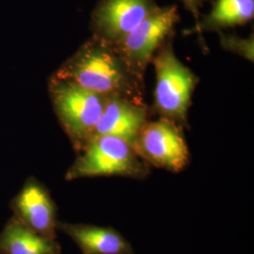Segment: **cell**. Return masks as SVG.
I'll list each match as a JSON object with an SVG mask.
<instances>
[{
  "mask_svg": "<svg viewBox=\"0 0 254 254\" xmlns=\"http://www.w3.org/2000/svg\"><path fill=\"white\" fill-rule=\"evenodd\" d=\"M53 75L105 96H118L146 105L144 80L130 69L112 43L94 35Z\"/></svg>",
  "mask_w": 254,
  "mask_h": 254,
  "instance_id": "6da1fadb",
  "label": "cell"
},
{
  "mask_svg": "<svg viewBox=\"0 0 254 254\" xmlns=\"http://www.w3.org/2000/svg\"><path fill=\"white\" fill-rule=\"evenodd\" d=\"M48 90L55 113L78 154L91 140L108 96L54 75Z\"/></svg>",
  "mask_w": 254,
  "mask_h": 254,
  "instance_id": "7a4b0ae2",
  "label": "cell"
},
{
  "mask_svg": "<svg viewBox=\"0 0 254 254\" xmlns=\"http://www.w3.org/2000/svg\"><path fill=\"white\" fill-rule=\"evenodd\" d=\"M149 173L150 166L132 146L115 136H99L91 138L78 153L66 172L65 180L102 176H122L141 180L145 179Z\"/></svg>",
  "mask_w": 254,
  "mask_h": 254,
  "instance_id": "3957f363",
  "label": "cell"
},
{
  "mask_svg": "<svg viewBox=\"0 0 254 254\" xmlns=\"http://www.w3.org/2000/svg\"><path fill=\"white\" fill-rule=\"evenodd\" d=\"M155 71L154 110L162 118L189 127L188 111L199 78L176 57L170 38L152 60Z\"/></svg>",
  "mask_w": 254,
  "mask_h": 254,
  "instance_id": "277c9868",
  "label": "cell"
},
{
  "mask_svg": "<svg viewBox=\"0 0 254 254\" xmlns=\"http://www.w3.org/2000/svg\"><path fill=\"white\" fill-rule=\"evenodd\" d=\"M180 21L176 5L158 6L139 25L113 44L130 69L144 80L146 69L164 43L173 38Z\"/></svg>",
  "mask_w": 254,
  "mask_h": 254,
  "instance_id": "5b68a950",
  "label": "cell"
},
{
  "mask_svg": "<svg viewBox=\"0 0 254 254\" xmlns=\"http://www.w3.org/2000/svg\"><path fill=\"white\" fill-rule=\"evenodd\" d=\"M134 149L149 166L171 173H181L190 161L184 127L167 118L147 122Z\"/></svg>",
  "mask_w": 254,
  "mask_h": 254,
  "instance_id": "8992f818",
  "label": "cell"
},
{
  "mask_svg": "<svg viewBox=\"0 0 254 254\" xmlns=\"http://www.w3.org/2000/svg\"><path fill=\"white\" fill-rule=\"evenodd\" d=\"M157 7L156 0H99L91 13L92 35L115 44Z\"/></svg>",
  "mask_w": 254,
  "mask_h": 254,
  "instance_id": "52a82bcc",
  "label": "cell"
},
{
  "mask_svg": "<svg viewBox=\"0 0 254 254\" xmlns=\"http://www.w3.org/2000/svg\"><path fill=\"white\" fill-rule=\"evenodd\" d=\"M12 216L38 235L57 239L58 207L46 186L35 177H28L18 193L9 201Z\"/></svg>",
  "mask_w": 254,
  "mask_h": 254,
  "instance_id": "ba28073f",
  "label": "cell"
},
{
  "mask_svg": "<svg viewBox=\"0 0 254 254\" xmlns=\"http://www.w3.org/2000/svg\"><path fill=\"white\" fill-rule=\"evenodd\" d=\"M147 122L146 105H138L118 96H108L91 138L115 136L134 148L137 136Z\"/></svg>",
  "mask_w": 254,
  "mask_h": 254,
  "instance_id": "9c48e42d",
  "label": "cell"
},
{
  "mask_svg": "<svg viewBox=\"0 0 254 254\" xmlns=\"http://www.w3.org/2000/svg\"><path fill=\"white\" fill-rule=\"evenodd\" d=\"M58 231L69 236L83 254H135L125 236L113 228L59 220Z\"/></svg>",
  "mask_w": 254,
  "mask_h": 254,
  "instance_id": "30bf717a",
  "label": "cell"
},
{
  "mask_svg": "<svg viewBox=\"0 0 254 254\" xmlns=\"http://www.w3.org/2000/svg\"><path fill=\"white\" fill-rule=\"evenodd\" d=\"M62 247L31 231L11 216L0 231V254H61Z\"/></svg>",
  "mask_w": 254,
  "mask_h": 254,
  "instance_id": "8fae6325",
  "label": "cell"
},
{
  "mask_svg": "<svg viewBox=\"0 0 254 254\" xmlns=\"http://www.w3.org/2000/svg\"><path fill=\"white\" fill-rule=\"evenodd\" d=\"M254 0H214L207 14L200 17L190 32L222 31L253 21Z\"/></svg>",
  "mask_w": 254,
  "mask_h": 254,
  "instance_id": "7c38bea8",
  "label": "cell"
},
{
  "mask_svg": "<svg viewBox=\"0 0 254 254\" xmlns=\"http://www.w3.org/2000/svg\"><path fill=\"white\" fill-rule=\"evenodd\" d=\"M220 46L230 52L239 55L248 61L254 63V34L248 38H241L234 34H226L223 31H218Z\"/></svg>",
  "mask_w": 254,
  "mask_h": 254,
  "instance_id": "4fadbf2b",
  "label": "cell"
},
{
  "mask_svg": "<svg viewBox=\"0 0 254 254\" xmlns=\"http://www.w3.org/2000/svg\"><path fill=\"white\" fill-rule=\"evenodd\" d=\"M184 4L185 8L188 9L193 17L196 20V23L199 21L200 17V9L205 2L209 0H180Z\"/></svg>",
  "mask_w": 254,
  "mask_h": 254,
  "instance_id": "5bb4252c",
  "label": "cell"
}]
</instances>
